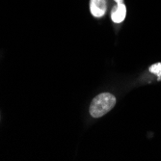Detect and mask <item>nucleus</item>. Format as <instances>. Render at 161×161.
I'll use <instances>...</instances> for the list:
<instances>
[{
  "label": "nucleus",
  "instance_id": "f257e3e1",
  "mask_svg": "<svg viewBox=\"0 0 161 161\" xmlns=\"http://www.w3.org/2000/svg\"><path fill=\"white\" fill-rule=\"evenodd\" d=\"M116 104V97L109 93H102L97 96L90 105V114L94 118H100L108 113Z\"/></svg>",
  "mask_w": 161,
  "mask_h": 161
},
{
  "label": "nucleus",
  "instance_id": "39448f33",
  "mask_svg": "<svg viewBox=\"0 0 161 161\" xmlns=\"http://www.w3.org/2000/svg\"><path fill=\"white\" fill-rule=\"evenodd\" d=\"M114 1H115L117 4H121V3H124V0H114Z\"/></svg>",
  "mask_w": 161,
  "mask_h": 161
},
{
  "label": "nucleus",
  "instance_id": "7ed1b4c3",
  "mask_svg": "<svg viewBox=\"0 0 161 161\" xmlns=\"http://www.w3.org/2000/svg\"><path fill=\"white\" fill-rule=\"evenodd\" d=\"M126 16V7L124 3L117 4L113 7L111 12V19L115 23H121L125 20Z\"/></svg>",
  "mask_w": 161,
  "mask_h": 161
},
{
  "label": "nucleus",
  "instance_id": "f03ea898",
  "mask_svg": "<svg viewBox=\"0 0 161 161\" xmlns=\"http://www.w3.org/2000/svg\"><path fill=\"white\" fill-rule=\"evenodd\" d=\"M107 9L106 0H90V11L95 18L103 17Z\"/></svg>",
  "mask_w": 161,
  "mask_h": 161
},
{
  "label": "nucleus",
  "instance_id": "20e7f679",
  "mask_svg": "<svg viewBox=\"0 0 161 161\" xmlns=\"http://www.w3.org/2000/svg\"><path fill=\"white\" fill-rule=\"evenodd\" d=\"M150 71L158 76V80L161 79V63L153 64L150 67Z\"/></svg>",
  "mask_w": 161,
  "mask_h": 161
}]
</instances>
